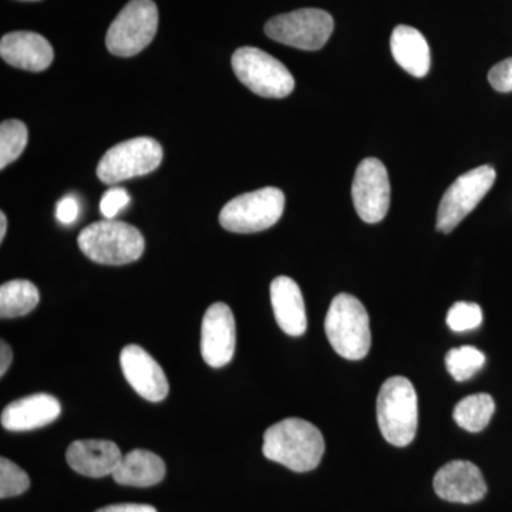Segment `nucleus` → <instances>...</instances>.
I'll return each mask as SVG.
<instances>
[{"instance_id":"f3484780","label":"nucleus","mask_w":512,"mask_h":512,"mask_svg":"<svg viewBox=\"0 0 512 512\" xmlns=\"http://www.w3.org/2000/svg\"><path fill=\"white\" fill-rule=\"evenodd\" d=\"M121 457L119 446L109 440L74 441L66 451L72 470L90 478L113 476Z\"/></svg>"},{"instance_id":"1a4fd4ad","label":"nucleus","mask_w":512,"mask_h":512,"mask_svg":"<svg viewBox=\"0 0 512 512\" xmlns=\"http://www.w3.org/2000/svg\"><path fill=\"white\" fill-rule=\"evenodd\" d=\"M335 29V22L328 12L322 9H299L291 13L275 16L265 25L266 36L282 45L296 49H322L328 43Z\"/></svg>"},{"instance_id":"0eeeda50","label":"nucleus","mask_w":512,"mask_h":512,"mask_svg":"<svg viewBox=\"0 0 512 512\" xmlns=\"http://www.w3.org/2000/svg\"><path fill=\"white\" fill-rule=\"evenodd\" d=\"M157 29L156 3L153 0H131L107 30V49L114 56H136L153 42Z\"/></svg>"},{"instance_id":"a878e982","label":"nucleus","mask_w":512,"mask_h":512,"mask_svg":"<svg viewBox=\"0 0 512 512\" xmlns=\"http://www.w3.org/2000/svg\"><path fill=\"white\" fill-rule=\"evenodd\" d=\"M483 323V311L477 303L457 302L447 313L448 328L454 332L477 329Z\"/></svg>"},{"instance_id":"4468645a","label":"nucleus","mask_w":512,"mask_h":512,"mask_svg":"<svg viewBox=\"0 0 512 512\" xmlns=\"http://www.w3.org/2000/svg\"><path fill=\"white\" fill-rule=\"evenodd\" d=\"M433 487L440 498L450 503L473 504L487 494L480 468L464 460L450 461L441 467L434 476Z\"/></svg>"},{"instance_id":"423d86ee","label":"nucleus","mask_w":512,"mask_h":512,"mask_svg":"<svg viewBox=\"0 0 512 512\" xmlns=\"http://www.w3.org/2000/svg\"><path fill=\"white\" fill-rule=\"evenodd\" d=\"M232 69L239 82L266 99H285L295 89L288 67L256 47L238 49L232 56Z\"/></svg>"},{"instance_id":"dca6fc26","label":"nucleus","mask_w":512,"mask_h":512,"mask_svg":"<svg viewBox=\"0 0 512 512\" xmlns=\"http://www.w3.org/2000/svg\"><path fill=\"white\" fill-rule=\"evenodd\" d=\"M0 56L10 66L43 72L55 59L53 47L39 33L12 32L2 37Z\"/></svg>"},{"instance_id":"2f4dec72","label":"nucleus","mask_w":512,"mask_h":512,"mask_svg":"<svg viewBox=\"0 0 512 512\" xmlns=\"http://www.w3.org/2000/svg\"><path fill=\"white\" fill-rule=\"evenodd\" d=\"M6 231H8V220H6L5 212H0V241L5 238Z\"/></svg>"},{"instance_id":"6e6552de","label":"nucleus","mask_w":512,"mask_h":512,"mask_svg":"<svg viewBox=\"0 0 512 512\" xmlns=\"http://www.w3.org/2000/svg\"><path fill=\"white\" fill-rule=\"evenodd\" d=\"M163 147L151 137H137L110 148L99 165L101 183L114 185L130 178L153 173L163 161Z\"/></svg>"},{"instance_id":"cd10ccee","label":"nucleus","mask_w":512,"mask_h":512,"mask_svg":"<svg viewBox=\"0 0 512 512\" xmlns=\"http://www.w3.org/2000/svg\"><path fill=\"white\" fill-rule=\"evenodd\" d=\"M488 82L497 92H512V57L495 64L490 73H488Z\"/></svg>"},{"instance_id":"6ab92c4d","label":"nucleus","mask_w":512,"mask_h":512,"mask_svg":"<svg viewBox=\"0 0 512 512\" xmlns=\"http://www.w3.org/2000/svg\"><path fill=\"white\" fill-rule=\"evenodd\" d=\"M390 49L397 64L413 77L421 79L430 72V46L419 30L397 26L390 39Z\"/></svg>"},{"instance_id":"f03ea898","label":"nucleus","mask_w":512,"mask_h":512,"mask_svg":"<svg viewBox=\"0 0 512 512\" xmlns=\"http://www.w3.org/2000/svg\"><path fill=\"white\" fill-rule=\"evenodd\" d=\"M376 413L387 443L409 446L419 427V400L412 382L403 376L387 379L377 396Z\"/></svg>"},{"instance_id":"aec40b11","label":"nucleus","mask_w":512,"mask_h":512,"mask_svg":"<svg viewBox=\"0 0 512 512\" xmlns=\"http://www.w3.org/2000/svg\"><path fill=\"white\" fill-rule=\"evenodd\" d=\"M165 473L167 470L163 458L151 451L137 448L121 457L119 466L111 477L120 485L146 488L161 483Z\"/></svg>"},{"instance_id":"c85d7f7f","label":"nucleus","mask_w":512,"mask_h":512,"mask_svg":"<svg viewBox=\"0 0 512 512\" xmlns=\"http://www.w3.org/2000/svg\"><path fill=\"white\" fill-rule=\"evenodd\" d=\"M79 201L73 195H67L59 201L56 208V218L64 225L73 224L79 218Z\"/></svg>"},{"instance_id":"a211bd4d","label":"nucleus","mask_w":512,"mask_h":512,"mask_svg":"<svg viewBox=\"0 0 512 512\" xmlns=\"http://www.w3.org/2000/svg\"><path fill=\"white\" fill-rule=\"evenodd\" d=\"M271 303L276 323L289 336H302L308 328L305 301L299 285L289 276H278L271 284Z\"/></svg>"},{"instance_id":"412c9836","label":"nucleus","mask_w":512,"mask_h":512,"mask_svg":"<svg viewBox=\"0 0 512 512\" xmlns=\"http://www.w3.org/2000/svg\"><path fill=\"white\" fill-rule=\"evenodd\" d=\"M40 301L39 289L32 282L16 279L0 286V316L2 319L28 315Z\"/></svg>"},{"instance_id":"20e7f679","label":"nucleus","mask_w":512,"mask_h":512,"mask_svg":"<svg viewBox=\"0 0 512 512\" xmlns=\"http://www.w3.org/2000/svg\"><path fill=\"white\" fill-rule=\"evenodd\" d=\"M77 244L87 258L101 265H127L144 254L146 241L133 225L116 220L94 222L80 232Z\"/></svg>"},{"instance_id":"393cba45","label":"nucleus","mask_w":512,"mask_h":512,"mask_svg":"<svg viewBox=\"0 0 512 512\" xmlns=\"http://www.w3.org/2000/svg\"><path fill=\"white\" fill-rule=\"evenodd\" d=\"M30 478L6 457L0 458V498L18 497L29 490Z\"/></svg>"},{"instance_id":"7c9ffc66","label":"nucleus","mask_w":512,"mask_h":512,"mask_svg":"<svg viewBox=\"0 0 512 512\" xmlns=\"http://www.w3.org/2000/svg\"><path fill=\"white\" fill-rule=\"evenodd\" d=\"M12 360L13 350L10 348L9 343L2 340V343H0V376H5L10 365H12Z\"/></svg>"},{"instance_id":"f8f14e48","label":"nucleus","mask_w":512,"mask_h":512,"mask_svg":"<svg viewBox=\"0 0 512 512\" xmlns=\"http://www.w3.org/2000/svg\"><path fill=\"white\" fill-rule=\"evenodd\" d=\"M237 326L227 303H214L205 312L201 325V353L208 366L220 369L235 355Z\"/></svg>"},{"instance_id":"2eb2a0df","label":"nucleus","mask_w":512,"mask_h":512,"mask_svg":"<svg viewBox=\"0 0 512 512\" xmlns=\"http://www.w3.org/2000/svg\"><path fill=\"white\" fill-rule=\"evenodd\" d=\"M62 404L52 394L37 393L8 404L2 412V427L8 431H32L59 419Z\"/></svg>"},{"instance_id":"b1692460","label":"nucleus","mask_w":512,"mask_h":512,"mask_svg":"<svg viewBox=\"0 0 512 512\" xmlns=\"http://www.w3.org/2000/svg\"><path fill=\"white\" fill-rule=\"evenodd\" d=\"M485 365V355L474 346H461L451 349L446 356L448 373L456 382H466Z\"/></svg>"},{"instance_id":"5701e85b","label":"nucleus","mask_w":512,"mask_h":512,"mask_svg":"<svg viewBox=\"0 0 512 512\" xmlns=\"http://www.w3.org/2000/svg\"><path fill=\"white\" fill-rule=\"evenodd\" d=\"M28 140V127L22 121H3L0 126V168L2 170L22 156Z\"/></svg>"},{"instance_id":"bb28decb","label":"nucleus","mask_w":512,"mask_h":512,"mask_svg":"<svg viewBox=\"0 0 512 512\" xmlns=\"http://www.w3.org/2000/svg\"><path fill=\"white\" fill-rule=\"evenodd\" d=\"M128 202H130V195L127 190L121 187L110 188L101 198V214L106 217V220H114V217L127 207Z\"/></svg>"},{"instance_id":"39448f33","label":"nucleus","mask_w":512,"mask_h":512,"mask_svg":"<svg viewBox=\"0 0 512 512\" xmlns=\"http://www.w3.org/2000/svg\"><path fill=\"white\" fill-rule=\"evenodd\" d=\"M285 210L284 192L275 187L239 195L222 208V228L235 234H255L274 227Z\"/></svg>"},{"instance_id":"ddd939ff","label":"nucleus","mask_w":512,"mask_h":512,"mask_svg":"<svg viewBox=\"0 0 512 512\" xmlns=\"http://www.w3.org/2000/svg\"><path fill=\"white\" fill-rule=\"evenodd\" d=\"M120 366L128 384L148 402H163L170 392L167 376L147 350L128 345L121 350Z\"/></svg>"},{"instance_id":"c756f323","label":"nucleus","mask_w":512,"mask_h":512,"mask_svg":"<svg viewBox=\"0 0 512 512\" xmlns=\"http://www.w3.org/2000/svg\"><path fill=\"white\" fill-rule=\"evenodd\" d=\"M96 512H157V510L147 504H114Z\"/></svg>"},{"instance_id":"9d476101","label":"nucleus","mask_w":512,"mask_h":512,"mask_svg":"<svg viewBox=\"0 0 512 512\" xmlns=\"http://www.w3.org/2000/svg\"><path fill=\"white\" fill-rule=\"evenodd\" d=\"M497 173L491 165H481L460 175L441 198L437 211V231L448 234L470 212L476 210L481 200L493 188Z\"/></svg>"},{"instance_id":"9b49d317","label":"nucleus","mask_w":512,"mask_h":512,"mask_svg":"<svg viewBox=\"0 0 512 512\" xmlns=\"http://www.w3.org/2000/svg\"><path fill=\"white\" fill-rule=\"evenodd\" d=\"M352 198L357 215L367 224L384 220L390 207V181L386 167L377 158H365L353 178Z\"/></svg>"},{"instance_id":"f257e3e1","label":"nucleus","mask_w":512,"mask_h":512,"mask_svg":"<svg viewBox=\"0 0 512 512\" xmlns=\"http://www.w3.org/2000/svg\"><path fill=\"white\" fill-rule=\"evenodd\" d=\"M264 456L295 473L315 470L325 453V439L318 427L302 419H285L264 434Z\"/></svg>"},{"instance_id":"7ed1b4c3","label":"nucleus","mask_w":512,"mask_h":512,"mask_svg":"<svg viewBox=\"0 0 512 512\" xmlns=\"http://www.w3.org/2000/svg\"><path fill=\"white\" fill-rule=\"evenodd\" d=\"M325 332L339 356L362 360L372 346L369 315L363 303L349 293H339L330 303Z\"/></svg>"},{"instance_id":"4be33fe9","label":"nucleus","mask_w":512,"mask_h":512,"mask_svg":"<svg viewBox=\"0 0 512 512\" xmlns=\"http://www.w3.org/2000/svg\"><path fill=\"white\" fill-rule=\"evenodd\" d=\"M495 413L493 397L487 393L473 394L458 402L454 407V421L461 429L480 433L490 424Z\"/></svg>"}]
</instances>
